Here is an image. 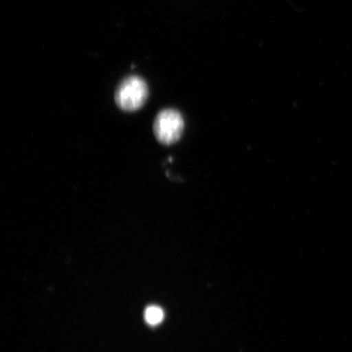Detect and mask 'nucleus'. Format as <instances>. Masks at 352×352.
I'll return each mask as SVG.
<instances>
[{
  "instance_id": "2",
  "label": "nucleus",
  "mask_w": 352,
  "mask_h": 352,
  "mask_svg": "<svg viewBox=\"0 0 352 352\" xmlns=\"http://www.w3.org/2000/svg\"><path fill=\"white\" fill-rule=\"evenodd\" d=\"M184 127L182 114L174 109H166L157 114L153 122V133L158 142L170 145L182 138Z\"/></svg>"
},
{
  "instance_id": "3",
  "label": "nucleus",
  "mask_w": 352,
  "mask_h": 352,
  "mask_svg": "<svg viewBox=\"0 0 352 352\" xmlns=\"http://www.w3.org/2000/svg\"><path fill=\"white\" fill-rule=\"evenodd\" d=\"M164 311L160 307L156 306L148 307L145 310L144 318L146 322L151 325H157L164 320Z\"/></svg>"
},
{
  "instance_id": "1",
  "label": "nucleus",
  "mask_w": 352,
  "mask_h": 352,
  "mask_svg": "<svg viewBox=\"0 0 352 352\" xmlns=\"http://www.w3.org/2000/svg\"><path fill=\"white\" fill-rule=\"evenodd\" d=\"M147 82L138 76L123 79L117 87L114 100L118 107L126 112H133L144 107L148 98Z\"/></svg>"
}]
</instances>
